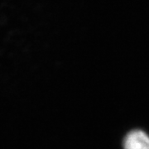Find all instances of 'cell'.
Returning a JSON list of instances; mask_svg holds the SVG:
<instances>
[{"instance_id":"cell-1","label":"cell","mask_w":149,"mask_h":149,"mask_svg":"<svg viewBox=\"0 0 149 149\" xmlns=\"http://www.w3.org/2000/svg\"><path fill=\"white\" fill-rule=\"evenodd\" d=\"M123 149H149V135L141 129L130 131L123 139Z\"/></svg>"}]
</instances>
